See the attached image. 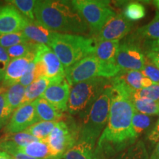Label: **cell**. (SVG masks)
I'll return each mask as SVG.
<instances>
[{
    "instance_id": "74e56055",
    "label": "cell",
    "mask_w": 159,
    "mask_h": 159,
    "mask_svg": "<svg viewBox=\"0 0 159 159\" xmlns=\"http://www.w3.org/2000/svg\"><path fill=\"white\" fill-rule=\"evenodd\" d=\"M11 60L6 49L0 46V83L2 82L6 69Z\"/></svg>"
},
{
    "instance_id": "f1b7e54d",
    "label": "cell",
    "mask_w": 159,
    "mask_h": 159,
    "mask_svg": "<svg viewBox=\"0 0 159 159\" xmlns=\"http://www.w3.org/2000/svg\"><path fill=\"white\" fill-rule=\"evenodd\" d=\"M42 76L43 75L41 66L39 63L33 61L29 64L28 68H27L25 75H23V77L20 79L19 83L26 88L36 80L37 79Z\"/></svg>"
},
{
    "instance_id": "8d00e7d4",
    "label": "cell",
    "mask_w": 159,
    "mask_h": 159,
    "mask_svg": "<svg viewBox=\"0 0 159 159\" xmlns=\"http://www.w3.org/2000/svg\"><path fill=\"white\" fill-rule=\"evenodd\" d=\"M141 72L154 83H159V68L148 59H145V63Z\"/></svg>"
},
{
    "instance_id": "60d3db41",
    "label": "cell",
    "mask_w": 159,
    "mask_h": 159,
    "mask_svg": "<svg viewBox=\"0 0 159 159\" xmlns=\"http://www.w3.org/2000/svg\"><path fill=\"white\" fill-rule=\"evenodd\" d=\"M145 57L159 68V53L154 52H146Z\"/></svg>"
},
{
    "instance_id": "3957f363",
    "label": "cell",
    "mask_w": 159,
    "mask_h": 159,
    "mask_svg": "<svg viewBox=\"0 0 159 159\" xmlns=\"http://www.w3.org/2000/svg\"><path fill=\"white\" fill-rule=\"evenodd\" d=\"M95 45L93 37L55 33L49 47L66 69L85 57L94 55Z\"/></svg>"
},
{
    "instance_id": "52a82bcc",
    "label": "cell",
    "mask_w": 159,
    "mask_h": 159,
    "mask_svg": "<svg viewBox=\"0 0 159 159\" xmlns=\"http://www.w3.org/2000/svg\"><path fill=\"white\" fill-rule=\"evenodd\" d=\"M71 3L88 25L90 33L94 36L98 34L110 18L116 14L108 1L73 0Z\"/></svg>"
},
{
    "instance_id": "e575fe53",
    "label": "cell",
    "mask_w": 159,
    "mask_h": 159,
    "mask_svg": "<svg viewBox=\"0 0 159 159\" xmlns=\"http://www.w3.org/2000/svg\"><path fill=\"white\" fill-rule=\"evenodd\" d=\"M2 140L9 141V142H13V144L17 145V146L22 147L26 146V145L30 144L32 142L39 141V139L27 134L25 131H23V132L17 133V134H7Z\"/></svg>"
},
{
    "instance_id": "e0dca14e",
    "label": "cell",
    "mask_w": 159,
    "mask_h": 159,
    "mask_svg": "<svg viewBox=\"0 0 159 159\" xmlns=\"http://www.w3.org/2000/svg\"><path fill=\"white\" fill-rule=\"evenodd\" d=\"M65 79V77H55V78H49V77L42 76L37 79L33 83L26 87L25 97L22 100L21 105L33 102L35 99L41 97V95L51 84L60 82Z\"/></svg>"
},
{
    "instance_id": "5bb4252c",
    "label": "cell",
    "mask_w": 159,
    "mask_h": 159,
    "mask_svg": "<svg viewBox=\"0 0 159 159\" xmlns=\"http://www.w3.org/2000/svg\"><path fill=\"white\" fill-rule=\"evenodd\" d=\"M70 88V85L65 78L49 85L41 95V98L46 99L59 111L64 112L68 108Z\"/></svg>"
},
{
    "instance_id": "7402d4cb",
    "label": "cell",
    "mask_w": 159,
    "mask_h": 159,
    "mask_svg": "<svg viewBox=\"0 0 159 159\" xmlns=\"http://www.w3.org/2000/svg\"><path fill=\"white\" fill-rule=\"evenodd\" d=\"M133 36L139 41L159 40V12L156 11V16L150 23L137 29Z\"/></svg>"
},
{
    "instance_id": "cb8c5ba5",
    "label": "cell",
    "mask_w": 159,
    "mask_h": 159,
    "mask_svg": "<svg viewBox=\"0 0 159 159\" xmlns=\"http://www.w3.org/2000/svg\"><path fill=\"white\" fill-rule=\"evenodd\" d=\"M25 89V86L18 83L6 89V99L7 105L13 112L20 107L22 102Z\"/></svg>"
},
{
    "instance_id": "f35d334b",
    "label": "cell",
    "mask_w": 159,
    "mask_h": 159,
    "mask_svg": "<svg viewBox=\"0 0 159 159\" xmlns=\"http://www.w3.org/2000/svg\"><path fill=\"white\" fill-rule=\"evenodd\" d=\"M144 46L146 52H154L159 53V40L144 41Z\"/></svg>"
},
{
    "instance_id": "f6af8a7d",
    "label": "cell",
    "mask_w": 159,
    "mask_h": 159,
    "mask_svg": "<svg viewBox=\"0 0 159 159\" xmlns=\"http://www.w3.org/2000/svg\"><path fill=\"white\" fill-rule=\"evenodd\" d=\"M60 159H64V158H60Z\"/></svg>"
},
{
    "instance_id": "ab89813d",
    "label": "cell",
    "mask_w": 159,
    "mask_h": 159,
    "mask_svg": "<svg viewBox=\"0 0 159 159\" xmlns=\"http://www.w3.org/2000/svg\"><path fill=\"white\" fill-rule=\"evenodd\" d=\"M148 139L152 143L159 142V118L155 125L154 128L149 134Z\"/></svg>"
},
{
    "instance_id": "8992f818",
    "label": "cell",
    "mask_w": 159,
    "mask_h": 159,
    "mask_svg": "<svg viewBox=\"0 0 159 159\" xmlns=\"http://www.w3.org/2000/svg\"><path fill=\"white\" fill-rule=\"evenodd\" d=\"M121 69L116 63L101 61L94 55L83 58L65 69V78L71 85L97 77L111 79L116 77Z\"/></svg>"
},
{
    "instance_id": "7bdbcfd3",
    "label": "cell",
    "mask_w": 159,
    "mask_h": 159,
    "mask_svg": "<svg viewBox=\"0 0 159 159\" xmlns=\"http://www.w3.org/2000/svg\"><path fill=\"white\" fill-rule=\"evenodd\" d=\"M0 159H13V158L7 152L0 150Z\"/></svg>"
},
{
    "instance_id": "30bf717a",
    "label": "cell",
    "mask_w": 159,
    "mask_h": 159,
    "mask_svg": "<svg viewBox=\"0 0 159 159\" xmlns=\"http://www.w3.org/2000/svg\"><path fill=\"white\" fill-rule=\"evenodd\" d=\"M133 27V23L122 13L111 16L99 33L94 38L96 41H119L127 36Z\"/></svg>"
},
{
    "instance_id": "44dd1931",
    "label": "cell",
    "mask_w": 159,
    "mask_h": 159,
    "mask_svg": "<svg viewBox=\"0 0 159 159\" xmlns=\"http://www.w3.org/2000/svg\"><path fill=\"white\" fill-rule=\"evenodd\" d=\"M16 149L22 153L36 159H49L50 150L47 141L39 140L32 142L26 146L16 145Z\"/></svg>"
},
{
    "instance_id": "b9f144b4",
    "label": "cell",
    "mask_w": 159,
    "mask_h": 159,
    "mask_svg": "<svg viewBox=\"0 0 159 159\" xmlns=\"http://www.w3.org/2000/svg\"><path fill=\"white\" fill-rule=\"evenodd\" d=\"M150 159H159V142H158L153 151H152Z\"/></svg>"
},
{
    "instance_id": "9c48e42d",
    "label": "cell",
    "mask_w": 159,
    "mask_h": 159,
    "mask_svg": "<svg viewBox=\"0 0 159 159\" xmlns=\"http://www.w3.org/2000/svg\"><path fill=\"white\" fill-rule=\"evenodd\" d=\"M145 59L140 41L133 35L119 43L116 63L121 70L141 71L144 67Z\"/></svg>"
},
{
    "instance_id": "7c38bea8",
    "label": "cell",
    "mask_w": 159,
    "mask_h": 159,
    "mask_svg": "<svg viewBox=\"0 0 159 159\" xmlns=\"http://www.w3.org/2000/svg\"><path fill=\"white\" fill-rule=\"evenodd\" d=\"M34 61L42 69L43 75L49 78L65 77V69L50 47L39 44Z\"/></svg>"
},
{
    "instance_id": "ba28073f",
    "label": "cell",
    "mask_w": 159,
    "mask_h": 159,
    "mask_svg": "<svg viewBox=\"0 0 159 159\" xmlns=\"http://www.w3.org/2000/svg\"><path fill=\"white\" fill-rule=\"evenodd\" d=\"M80 127L71 118L57 122L56 126L47 139L50 150V158L60 159L76 144L79 139Z\"/></svg>"
},
{
    "instance_id": "6da1fadb",
    "label": "cell",
    "mask_w": 159,
    "mask_h": 159,
    "mask_svg": "<svg viewBox=\"0 0 159 159\" xmlns=\"http://www.w3.org/2000/svg\"><path fill=\"white\" fill-rule=\"evenodd\" d=\"M134 112L130 97L123 91L113 88L108 120L97 141L96 153L107 159L136 142L137 139L132 128Z\"/></svg>"
},
{
    "instance_id": "d6a6232c",
    "label": "cell",
    "mask_w": 159,
    "mask_h": 159,
    "mask_svg": "<svg viewBox=\"0 0 159 159\" xmlns=\"http://www.w3.org/2000/svg\"><path fill=\"white\" fill-rule=\"evenodd\" d=\"M6 89H7L0 86V129L7 125L13 113L7 105Z\"/></svg>"
},
{
    "instance_id": "d6986e66",
    "label": "cell",
    "mask_w": 159,
    "mask_h": 159,
    "mask_svg": "<svg viewBox=\"0 0 159 159\" xmlns=\"http://www.w3.org/2000/svg\"><path fill=\"white\" fill-rule=\"evenodd\" d=\"M33 103L39 121L59 122L64 119L63 112L57 109L46 99L40 97L35 99Z\"/></svg>"
},
{
    "instance_id": "ac0fdd59",
    "label": "cell",
    "mask_w": 159,
    "mask_h": 159,
    "mask_svg": "<svg viewBox=\"0 0 159 159\" xmlns=\"http://www.w3.org/2000/svg\"><path fill=\"white\" fill-rule=\"evenodd\" d=\"M96 144L79 139L76 144L63 155L64 159H104L95 152Z\"/></svg>"
},
{
    "instance_id": "ffe728a7",
    "label": "cell",
    "mask_w": 159,
    "mask_h": 159,
    "mask_svg": "<svg viewBox=\"0 0 159 159\" xmlns=\"http://www.w3.org/2000/svg\"><path fill=\"white\" fill-rule=\"evenodd\" d=\"M119 43V41H96L94 55L105 62L116 63Z\"/></svg>"
},
{
    "instance_id": "4fadbf2b",
    "label": "cell",
    "mask_w": 159,
    "mask_h": 159,
    "mask_svg": "<svg viewBox=\"0 0 159 159\" xmlns=\"http://www.w3.org/2000/svg\"><path fill=\"white\" fill-rule=\"evenodd\" d=\"M27 20L11 4L0 6V35L22 31Z\"/></svg>"
},
{
    "instance_id": "ee69618b",
    "label": "cell",
    "mask_w": 159,
    "mask_h": 159,
    "mask_svg": "<svg viewBox=\"0 0 159 159\" xmlns=\"http://www.w3.org/2000/svg\"><path fill=\"white\" fill-rule=\"evenodd\" d=\"M153 5L156 6V9L158 10L157 11L159 12V0H156V1H153Z\"/></svg>"
},
{
    "instance_id": "484cf974",
    "label": "cell",
    "mask_w": 159,
    "mask_h": 159,
    "mask_svg": "<svg viewBox=\"0 0 159 159\" xmlns=\"http://www.w3.org/2000/svg\"><path fill=\"white\" fill-rule=\"evenodd\" d=\"M39 44L33 43L32 41H27L25 43H21L13 46L7 49V54L11 59L24 57L32 54H36Z\"/></svg>"
},
{
    "instance_id": "f546056e",
    "label": "cell",
    "mask_w": 159,
    "mask_h": 159,
    "mask_svg": "<svg viewBox=\"0 0 159 159\" xmlns=\"http://www.w3.org/2000/svg\"><path fill=\"white\" fill-rule=\"evenodd\" d=\"M7 2L14 6L27 19L35 20L34 14L35 1L34 0H11Z\"/></svg>"
},
{
    "instance_id": "4dcf8cb0",
    "label": "cell",
    "mask_w": 159,
    "mask_h": 159,
    "mask_svg": "<svg viewBox=\"0 0 159 159\" xmlns=\"http://www.w3.org/2000/svg\"><path fill=\"white\" fill-rule=\"evenodd\" d=\"M123 14L132 22L143 19L146 15V10L142 4L134 2L128 3L126 5Z\"/></svg>"
},
{
    "instance_id": "7a4b0ae2",
    "label": "cell",
    "mask_w": 159,
    "mask_h": 159,
    "mask_svg": "<svg viewBox=\"0 0 159 159\" xmlns=\"http://www.w3.org/2000/svg\"><path fill=\"white\" fill-rule=\"evenodd\" d=\"M34 14L35 20L54 33L84 35L90 32L71 2L38 0Z\"/></svg>"
},
{
    "instance_id": "5b68a950",
    "label": "cell",
    "mask_w": 159,
    "mask_h": 159,
    "mask_svg": "<svg viewBox=\"0 0 159 159\" xmlns=\"http://www.w3.org/2000/svg\"><path fill=\"white\" fill-rule=\"evenodd\" d=\"M111 79L97 77L71 85L67 111L80 119L86 116L90 108Z\"/></svg>"
},
{
    "instance_id": "1f68e13d",
    "label": "cell",
    "mask_w": 159,
    "mask_h": 159,
    "mask_svg": "<svg viewBox=\"0 0 159 159\" xmlns=\"http://www.w3.org/2000/svg\"><path fill=\"white\" fill-rule=\"evenodd\" d=\"M135 111L141 114L152 116L159 114V102L150 100H133Z\"/></svg>"
},
{
    "instance_id": "4316f807",
    "label": "cell",
    "mask_w": 159,
    "mask_h": 159,
    "mask_svg": "<svg viewBox=\"0 0 159 159\" xmlns=\"http://www.w3.org/2000/svg\"><path fill=\"white\" fill-rule=\"evenodd\" d=\"M133 100H150L159 102V83H154L148 88L134 91L130 96Z\"/></svg>"
},
{
    "instance_id": "9a60e30c",
    "label": "cell",
    "mask_w": 159,
    "mask_h": 159,
    "mask_svg": "<svg viewBox=\"0 0 159 159\" xmlns=\"http://www.w3.org/2000/svg\"><path fill=\"white\" fill-rule=\"evenodd\" d=\"M35 55L36 54H32L24 57L11 59L6 69L1 86L7 89L19 83L27 71L30 63L35 60Z\"/></svg>"
},
{
    "instance_id": "83f0119b",
    "label": "cell",
    "mask_w": 159,
    "mask_h": 159,
    "mask_svg": "<svg viewBox=\"0 0 159 159\" xmlns=\"http://www.w3.org/2000/svg\"><path fill=\"white\" fill-rule=\"evenodd\" d=\"M152 118L150 116L141 114L135 111L132 118V128L136 139L150 126Z\"/></svg>"
},
{
    "instance_id": "8fae6325",
    "label": "cell",
    "mask_w": 159,
    "mask_h": 159,
    "mask_svg": "<svg viewBox=\"0 0 159 159\" xmlns=\"http://www.w3.org/2000/svg\"><path fill=\"white\" fill-rule=\"evenodd\" d=\"M40 122L35 111L34 103L21 105L12 114L9 122L5 126L7 134L23 132L31 125Z\"/></svg>"
},
{
    "instance_id": "836d02e7",
    "label": "cell",
    "mask_w": 159,
    "mask_h": 159,
    "mask_svg": "<svg viewBox=\"0 0 159 159\" xmlns=\"http://www.w3.org/2000/svg\"><path fill=\"white\" fill-rule=\"evenodd\" d=\"M27 41H29L21 31L9 33V34L0 35V46L6 49L13 46L27 42Z\"/></svg>"
},
{
    "instance_id": "2e32d148",
    "label": "cell",
    "mask_w": 159,
    "mask_h": 159,
    "mask_svg": "<svg viewBox=\"0 0 159 159\" xmlns=\"http://www.w3.org/2000/svg\"><path fill=\"white\" fill-rule=\"evenodd\" d=\"M21 32L28 41L48 47H49L52 39L55 33L49 30L37 20L30 19L27 20L26 25Z\"/></svg>"
},
{
    "instance_id": "d4e9b609",
    "label": "cell",
    "mask_w": 159,
    "mask_h": 159,
    "mask_svg": "<svg viewBox=\"0 0 159 159\" xmlns=\"http://www.w3.org/2000/svg\"><path fill=\"white\" fill-rule=\"evenodd\" d=\"M57 122H44L40 121L31 125L25 130L27 134L39 139V140H47L49 134H51L53 129L55 128Z\"/></svg>"
},
{
    "instance_id": "d590c367",
    "label": "cell",
    "mask_w": 159,
    "mask_h": 159,
    "mask_svg": "<svg viewBox=\"0 0 159 159\" xmlns=\"http://www.w3.org/2000/svg\"><path fill=\"white\" fill-rule=\"evenodd\" d=\"M0 150L7 152L9 155H11L13 159H36L20 152L16 149V144L9 141L2 140L0 142Z\"/></svg>"
},
{
    "instance_id": "277c9868",
    "label": "cell",
    "mask_w": 159,
    "mask_h": 159,
    "mask_svg": "<svg viewBox=\"0 0 159 159\" xmlns=\"http://www.w3.org/2000/svg\"><path fill=\"white\" fill-rule=\"evenodd\" d=\"M112 97L111 82L103 89L86 116L81 119L79 139L96 144L108 122Z\"/></svg>"
},
{
    "instance_id": "603a6c76",
    "label": "cell",
    "mask_w": 159,
    "mask_h": 159,
    "mask_svg": "<svg viewBox=\"0 0 159 159\" xmlns=\"http://www.w3.org/2000/svg\"><path fill=\"white\" fill-rule=\"evenodd\" d=\"M113 159H149L148 150L142 141L135 142Z\"/></svg>"
}]
</instances>
